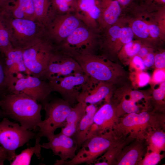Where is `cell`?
Here are the masks:
<instances>
[{
	"mask_svg": "<svg viewBox=\"0 0 165 165\" xmlns=\"http://www.w3.org/2000/svg\"><path fill=\"white\" fill-rule=\"evenodd\" d=\"M96 29L83 24L58 45L56 49L64 53H94L96 45Z\"/></svg>",
	"mask_w": 165,
	"mask_h": 165,
	"instance_id": "cell-9",
	"label": "cell"
},
{
	"mask_svg": "<svg viewBox=\"0 0 165 165\" xmlns=\"http://www.w3.org/2000/svg\"><path fill=\"white\" fill-rule=\"evenodd\" d=\"M165 73L164 71L161 69L156 70L154 73L153 79L156 83H161L164 81Z\"/></svg>",
	"mask_w": 165,
	"mask_h": 165,
	"instance_id": "cell-39",
	"label": "cell"
},
{
	"mask_svg": "<svg viewBox=\"0 0 165 165\" xmlns=\"http://www.w3.org/2000/svg\"><path fill=\"white\" fill-rule=\"evenodd\" d=\"M139 86L140 87H143L149 83L150 80V76L148 73L142 72L139 75Z\"/></svg>",
	"mask_w": 165,
	"mask_h": 165,
	"instance_id": "cell-38",
	"label": "cell"
},
{
	"mask_svg": "<svg viewBox=\"0 0 165 165\" xmlns=\"http://www.w3.org/2000/svg\"><path fill=\"white\" fill-rule=\"evenodd\" d=\"M12 46L7 22L2 6H0V52H3Z\"/></svg>",
	"mask_w": 165,
	"mask_h": 165,
	"instance_id": "cell-27",
	"label": "cell"
},
{
	"mask_svg": "<svg viewBox=\"0 0 165 165\" xmlns=\"http://www.w3.org/2000/svg\"><path fill=\"white\" fill-rule=\"evenodd\" d=\"M36 138L35 145L33 147H28L23 150L20 154H16L10 163L11 165H29L34 154H35L38 159H41L42 157V147L40 143V138L36 137Z\"/></svg>",
	"mask_w": 165,
	"mask_h": 165,
	"instance_id": "cell-26",
	"label": "cell"
},
{
	"mask_svg": "<svg viewBox=\"0 0 165 165\" xmlns=\"http://www.w3.org/2000/svg\"><path fill=\"white\" fill-rule=\"evenodd\" d=\"M55 46L45 35L28 47L23 50L27 72L40 78L46 69Z\"/></svg>",
	"mask_w": 165,
	"mask_h": 165,
	"instance_id": "cell-7",
	"label": "cell"
},
{
	"mask_svg": "<svg viewBox=\"0 0 165 165\" xmlns=\"http://www.w3.org/2000/svg\"><path fill=\"white\" fill-rule=\"evenodd\" d=\"M132 29L134 33L140 38H147L149 34L148 25L141 20L134 21L133 24Z\"/></svg>",
	"mask_w": 165,
	"mask_h": 165,
	"instance_id": "cell-33",
	"label": "cell"
},
{
	"mask_svg": "<svg viewBox=\"0 0 165 165\" xmlns=\"http://www.w3.org/2000/svg\"><path fill=\"white\" fill-rule=\"evenodd\" d=\"M154 64L156 67L158 69H162L165 68V52L158 53L155 56Z\"/></svg>",
	"mask_w": 165,
	"mask_h": 165,
	"instance_id": "cell-37",
	"label": "cell"
},
{
	"mask_svg": "<svg viewBox=\"0 0 165 165\" xmlns=\"http://www.w3.org/2000/svg\"><path fill=\"white\" fill-rule=\"evenodd\" d=\"M31 130L4 117L0 122V145L6 151L10 163L16 155V150L36 136Z\"/></svg>",
	"mask_w": 165,
	"mask_h": 165,
	"instance_id": "cell-8",
	"label": "cell"
},
{
	"mask_svg": "<svg viewBox=\"0 0 165 165\" xmlns=\"http://www.w3.org/2000/svg\"><path fill=\"white\" fill-rule=\"evenodd\" d=\"M42 105L45 117L38 125V132L35 137H46L48 139L54 134L57 129L65 126L72 107L68 101L60 98L48 100Z\"/></svg>",
	"mask_w": 165,
	"mask_h": 165,
	"instance_id": "cell-6",
	"label": "cell"
},
{
	"mask_svg": "<svg viewBox=\"0 0 165 165\" xmlns=\"http://www.w3.org/2000/svg\"><path fill=\"white\" fill-rule=\"evenodd\" d=\"M130 99L136 103L146 98L145 96L142 92L138 90H132L130 92Z\"/></svg>",
	"mask_w": 165,
	"mask_h": 165,
	"instance_id": "cell-40",
	"label": "cell"
},
{
	"mask_svg": "<svg viewBox=\"0 0 165 165\" xmlns=\"http://www.w3.org/2000/svg\"><path fill=\"white\" fill-rule=\"evenodd\" d=\"M9 156L6 151L0 145V165L4 164L6 160H8Z\"/></svg>",
	"mask_w": 165,
	"mask_h": 165,
	"instance_id": "cell-44",
	"label": "cell"
},
{
	"mask_svg": "<svg viewBox=\"0 0 165 165\" xmlns=\"http://www.w3.org/2000/svg\"><path fill=\"white\" fill-rule=\"evenodd\" d=\"M52 92L48 81L29 75L15 79L9 91L13 93H24L41 104L48 100Z\"/></svg>",
	"mask_w": 165,
	"mask_h": 165,
	"instance_id": "cell-12",
	"label": "cell"
},
{
	"mask_svg": "<svg viewBox=\"0 0 165 165\" xmlns=\"http://www.w3.org/2000/svg\"><path fill=\"white\" fill-rule=\"evenodd\" d=\"M48 142L41 144L42 148L51 150L53 154L59 156L61 161L72 159L75 156L78 146L75 141L71 137L60 132L47 139Z\"/></svg>",
	"mask_w": 165,
	"mask_h": 165,
	"instance_id": "cell-14",
	"label": "cell"
},
{
	"mask_svg": "<svg viewBox=\"0 0 165 165\" xmlns=\"http://www.w3.org/2000/svg\"><path fill=\"white\" fill-rule=\"evenodd\" d=\"M74 13L86 25L96 29L101 13L100 0H77Z\"/></svg>",
	"mask_w": 165,
	"mask_h": 165,
	"instance_id": "cell-16",
	"label": "cell"
},
{
	"mask_svg": "<svg viewBox=\"0 0 165 165\" xmlns=\"http://www.w3.org/2000/svg\"><path fill=\"white\" fill-rule=\"evenodd\" d=\"M136 102L130 99L123 98L118 106H115L117 115L119 117L124 115L133 113L138 112L140 111L139 107Z\"/></svg>",
	"mask_w": 165,
	"mask_h": 165,
	"instance_id": "cell-30",
	"label": "cell"
},
{
	"mask_svg": "<svg viewBox=\"0 0 165 165\" xmlns=\"http://www.w3.org/2000/svg\"><path fill=\"white\" fill-rule=\"evenodd\" d=\"M145 4L148 5H164L165 0H143Z\"/></svg>",
	"mask_w": 165,
	"mask_h": 165,
	"instance_id": "cell-45",
	"label": "cell"
},
{
	"mask_svg": "<svg viewBox=\"0 0 165 165\" xmlns=\"http://www.w3.org/2000/svg\"><path fill=\"white\" fill-rule=\"evenodd\" d=\"M134 33L130 27H124L121 28L119 39L123 43L126 44L132 41Z\"/></svg>",
	"mask_w": 165,
	"mask_h": 165,
	"instance_id": "cell-35",
	"label": "cell"
},
{
	"mask_svg": "<svg viewBox=\"0 0 165 165\" xmlns=\"http://www.w3.org/2000/svg\"><path fill=\"white\" fill-rule=\"evenodd\" d=\"M119 118L115 107L111 101L106 102L97 109L94 116V123L97 134L112 131Z\"/></svg>",
	"mask_w": 165,
	"mask_h": 165,
	"instance_id": "cell-17",
	"label": "cell"
},
{
	"mask_svg": "<svg viewBox=\"0 0 165 165\" xmlns=\"http://www.w3.org/2000/svg\"><path fill=\"white\" fill-rule=\"evenodd\" d=\"M154 59L155 56L153 54L148 53L143 60L145 66L150 67L153 66L154 64Z\"/></svg>",
	"mask_w": 165,
	"mask_h": 165,
	"instance_id": "cell-42",
	"label": "cell"
},
{
	"mask_svg": "<svg viewBox=\"0 0 165 165\" xmlns=\"http://www.w3.org/2000/svg\"><path fill=\"white\" fill-rule=\"evenodd\" d=\"M164 154L147 150L139 165H155L164 157Z\"/></svg>",
	"mask_w": 165,
	"mask_h": 165,
	"instance_id": "cell-32",
	"label": "cell"
},
{
	"mask_svg": "<svg viewBox=\"0 0 165 165\" xmlns=\"http://www.w3.org/2000/svg\"><path fill=\"white\" fill-rule=\"evenodd\" d=\"M141 48V45L139 43L131 41L125 44L124 50L127 56L132 57L138 53Z\"/></svg>",
	"mask_w": 165,
	"mask_h": 165,
	"instance_id": "cell-34",
	"label": "cell"
},
{
	"mask_svg": "<svg viewBox=\"0 0 165 165\" xmlns=\"http://www.w3.org/2000/svg\"><path fill=\"white\" fill-rule=\"evenodd\" d=\"M87 105L85 103L78 102L72 107L67 117L65 126L61 128V133L68 136L72 137L85 114Z\"/></svg>",
	"mask_w": 165,
	"mask_h": 165,
	"instance_id": "cell-21",
	"label": "cell"
},
{
	"mask_svg": "<svg viewBox=\"0 0 165 165\" xmlns=\"http://www.w3.org/2000/svg\"><path fill=\"white\" fill-rule=\"evenodd\" d=\"M5 13L9 28L13 46L24 50L37 42L46 35L44 26L38 22L15 18Z\"/></svg>",
	"mask_w": 165,
	"mask_h": 165,
	"instance_id": "cell-4",
	"label": "cell"
},
{
	"mask_svg": "<svg viewBox=\"0 0 165 165\" xmlns=\"http://www.w3.org/2000/svg\"><path fill=\"white\" fill-rule=\"evenodd\" d=\"M5 116L19 122L24 129L35 130L42 121V104L24 93H8L0 99Z\"/></svg>",
	"mask_w": 165,
	"mask_h": 165,
	"instance_id": "cell-1",
	"label": "cell"
},
{
	"mask_svg": "<svg viewBox=\"0 0 165 165\" xmlns=\"http://www.w3.org/2000/svg\"><path fill=\"white\" fill-rule=\"evenodd\" d=\"M133 62L140 70H144L146 68L143 60L138 56H135L133 59Z\"/></svg>",
	"mask_w": 165,
	"mask_h": 165,
	"instance_id": "cell-41",
	"label": "cell"
},
{
	"mask_svg": "<svg viewBox=\"0 0 165 165\" xmlns=\"http://www.w3.org/2000/svg\"><path fill=\"white\" fill-rule=\"evenodd\" d=\"M112 84L89 79L79 95L77 102L87 104H95L105 99L106 102L111 100Z\"/></svg>",
	"mask_w": 165,
	"mask_h": 165,
	"instance_id": "cell-15",
	"label": "cell"
},
{
	"mask_svg": "<svg viewBox=\"0 0 165 165\" xmlns=\"http://www.w3.org/2000/svg\"><path fill=\"white\" fill-rule=\"evenodd\" d=\"M144 141L135 139L125 146L117 156L115 165H139L147 151Z\"/></svg>",
	"mask_w": 165,
	"mask_h": 165,
	"instance_id": "cell-18",
	"label": "cell"
},
{
	"mask_svg": "<svg viewBox=\"0 0 165 165\" xmlns=\"http://www.w3.org/2000/svg\"><path fill=\"white\" fill-rule=\"evenodd\" d=\"M97 109L95 104L87 105L86 107L85 114L77 129L72 137L76 141L78 149L87 138L94 123V116Z\"/></svg>",
	"mask_w": 165,
	"mask_h": 165,
	"instance_id": "cell-20",
	"label": "cell"
},
{
	"mask_svg": "<svg viewBox=\"0 0 165 165\" xmlns=\"http://www.w3.org/2000/svg\"><path fill=\"white\" fill-rule=\"evenodd\" d=\"M121 140L116 139L112 131L92 135L83 142L79 149L78 152L72 159L68 161L57 160L54 165L94 164L99 156Z\"/></svg>",
	"mask_w": 165,
	"mask_h": 165,
	"instance_id": "cell-3",
	"label": "cell"
},
{
	"mask_svg": "<svg viewBox=\"0 0 165 165\" xmlns=\"http://www.w3.org/2000/svg\"><path fill=\"white\" fill-rule=\"evenodd\" d=\"M133 0H117L121 6L126 7L130 4Z\"/></svg>",
	"mask_w": 165,
	"mask_h": 165,
	"instance_id": "cell-47",
	"label": "cell"
},
{
	"mask_svg": "<svg viewBox=\"0 0 165 165\" xmlns=\"http://www.w3.org/2000/svg\"><path fill=\"white\" fill-rule=\"evenodd\" d=\"M35 20L45 28L54 18L51 7L52 0H32Z\"/></svg>",
	"mask_w": 165,
	"mask_h": 165,
	"instance_id": "cell-23",
	"label": "cell"
},
{
	"mask_svg": "<svg viewBox=\"0 0 165 165\" xmlns=\"http://www.w3.org/2000/svg\"><path fill=\"white\" fill-rule=\"evenodd\" d=\"M84 73L72 57L55 49L47 67L40 78L47 81L77 73Z\"/></svg>",
	"mask_w": 165,
	"mask_h": 165,
	"instance_id": "cell-10",
	"label": "cell"
},
{
	"mask_svg": "<svg viewBox=\"0 0 165 165\" xmlns=\"http://www.w3.org/2000/svg\"><path fill=\"white\" fill-rule=\"evenodd\" d=\"M149 33L154 38L158 37L160 34V29L155 24L148 25Z\"/></svg>",
	"mask_w": 165,
	"mask_h": 165,
	"instance_id": "cell-43",
	"label": "cell"
},
{
	"mask_svg": "<svg viewBox=\"0 0 165 165\" xmlns=\"http://www.w3.org/2000/svg\"><path fill=\"white\" fill-rule=\"evenodd\" d=\"M9 0H0V6H2L5 4L9 3Z\"/></svg>",
	"mask_w": 165,
	"mask_h": 165,
	"instance_id": "cell-48",
	"label": "cell"
},
{
	"mask_svg": "<svg viewBox=\"0 0 165 165\" xmlns=\"http://www.w3.org/2000/svg\"><path fill=\"white\" fill-rule=\"evenodd\" d=\"M83 24L74 13L57 16L45 28L46 35L52 43L57 46Z\"/></svg>",
	"mask_w": 165,
	"mask_h": 165,
	"instance_id": "cell-13",
	"label": "cell"
},
{
	"mask_svg": "<svg viewBox=\"0 0 165 165\" xmlns=\"http://www.w3.org/2000/svg\"><path fill=\"white\" fill-rule=\"evenodd\" d=\"M89 77L84 73L70 75L48 81L52 92L60 94L62 98L72 105L77 102L78 97Z\"/></svg>",
	"mask_w": 165,
	"mask_h": 165,
	"instance_id": "cell-11",
	"label": "cell"
},
{
	"mask_svg": "<svg viewBox=\"0 0 165 165\" xmlns=\"http://www.w3.org/2000/svg\"><path fill=\"white\" fill-rule=\"evenodd\" d=\"M165 96V82L164 81L161 82L159 87L154 90L152 93L155 111L164 113Z\"/></svg>",
	"mask_w": 165,
	"mask_h": 165,
	"instance_id": "cell-31",
	"label": "cell"
},
{
	"mask_svg": "<svg viewBox=\"0 0 165 165\" xmlns=\"http://www.w3.org/2000/svg\"><path fill=\"white\" fill-rule=\"evenodd\" d=\"M165 130L156 129L147 133L145 137L147 150L161 153L165 150Z\"/></svg>",
	"mask_w": 165,
	"mask_h": 165,
	"instance_id": "cell-25",
	"label": "cell"
},
{
	"mask_svg": "<svg viewBox=\"0 0 165 165\" xmlns=\"http://www.w3.org/2000/svg\"><path fill=\"white\" fill-rule=\"evenodd\" d=\"M64 54L74 58L83 72L92 80L112 84L120 75V71L117 68V65L94 53Z\"/></svg>",
	"mask_w": 165,
	"mask_h": 165,
	"instance_id": "cell-5",
	"label": "cell"
},
{
	"mask_svg": "<svg viewBox=\"0 0 165 165\" xmlns=\"http://www.w3.org/2000/svg\"><path fill=\"white\" fill-rule=\"evenodd\" d=\"M77 6V0H52L54 18L57 16L75 13Z\"/></svg>",
	"mask_w": 165,
	"mask_h": 165,
	"instance_id": "cell-29",
	"label": "cell"
},
{
	"mask_svg": "<svg viewBox=\"0 0 165 165\" xmlns=\"http://www.w3.org/2000/svg\"><path fill=\"white\" fill-rule=\"evenodd\" d=\"M13 77L7 70L4 55L2 53L0 56V97L1 98L9 92L13 83Z\"/></svg>",
	"mask_w": 165,
	"mask_h": 165,
	"instance_id": "cell-28",
	"label": "cell"
},
{
	"mask_svg": "<svg viewBox=\"0 0 165 165\" xmlns=\"http://www.w3.org/2000/svg\"><path fill=\"white\" fill-rule=\"evenodd\" d=\"M4 115L3 113L0 108V118L2 117H4Z\"/></svg>",
	"mask_w": 165,
	"mask_h": 165,
	"instance_id": "cell-49",
	"label": "cell"
},
{
	"mask_svg": "<svg viewBox=\"0 0 165 165\" xmlns=\"http://www.w3.org/2000/svg\"><path fill=\"white\" fill-rule=\"evenodd\" d=\"M121 28L117 25L113 26L109 28L108 31V38L112 41L119 39Z\"/></svg>",
	"mask_w": 165,
	"mask_h": 165,
	"instance_id": "cell-36",
	"label": "cell"
},
{
	"mask_svg": "<svg viewBox=\"0 0 165 165\" xmlns=\"http://www.w3.org/2000/svg\"><path fill=\"white\" fill-rule=\"evenodd\" d=\"M4 7L14 18L36 20L32 0H10Z\"/></svg>",
	"mask_w": 165,
	"mask_h": 165,
	"instance_id": "cell-19",
	"label": "cell"
},
{
	"mask_svg": "<svg viewBox=\"0 0 165 165\" xmlns=\"http://www.w3.org/2000/svg\"><path fill=\"white\" fill-rule=\"evenodd\" d=\"M164 113L143 110L124 115L119 118L112 132L119 140L129 137L145 140V135L153 130L165 128Z\"/></svg>",
	"mask_w": 165,
	"mask_h": 165,
	"instance_id": "cell-2",
	"label": "cell"
},
{
	"mask_svg": "<svg viewBox=\"0 0 165 165\" xmlns=\"http://www.w3.org/2000/svg\"><path fill=\"white\" fill-rule=\"evenodd\" d=\"M2 53L4 55L6 67L11 73L14 74L27 72L23 49L12 46Z\"/></svg>",
	"mask_w": 165,
	"mask_h": 165,
	"instance_id": "cell-22",
	"label": "cell"
},
{
	"mask_svg": "<svg viewBox=\"0 0 165 165\" xmlns=\"http://www.w3.org/2000/svg\"><path fill=\"white\" fill-rule=\"evenodd\" d=\"M133 140L129 137L121 140L109 148L100 158H97L94 165H115L118 155L125 146Z\"/></svg>",
	"mask_w": 165,
	"mask_h": 165,
	"instance_id": "cell-24",
	"label": "cell"
},
{
	"mask_svg": "<svg viewBox=\"0 0 165 165\" xmlns=\"http://www.w3.org/2000/svg\"><path fill=\"white\" fill-rule=\"evenodd\" d=\"M148 53L147 49L145 47L141 48L138 53V56L143 58L145 57Z\"/></svg>",
	"mask_w": 165,
	"mask_h": 165,
	"instance_id": "cell-46",
	"label": "cell"
}]
</instances>
